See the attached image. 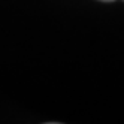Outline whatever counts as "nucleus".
Returning a JSON list of instances; mask_svg holds the SVG:
<instances>
[{"instance_id":"f257e3e1","label":"nucleus","mask_w":124,"mask_h":124,"mask_svg":"<svg viewBox=\"0 0 124 124\" xmlns=\"http://www.w3.org/2000/svg\"><path fill=\"white\" fill-rule=\"evenodd\" d=\"M102 2H114V0H102Z\"/></svg>"}]
</instances>
